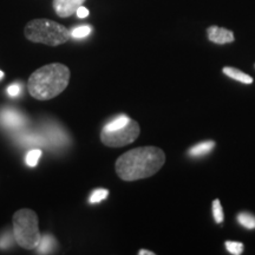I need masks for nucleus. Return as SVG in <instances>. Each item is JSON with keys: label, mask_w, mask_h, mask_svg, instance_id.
<instances>
[{"label": "nucleus", "mask_w": 255, "mask_h": 255, "mask_svg": "<svg viewBox=\"0 0 255 255\" xmlns=\"http://www.w3.org/2000/svg\"><path fill=\"white\" fill-rule=\"evenodd\" d=\"M238 222L247 229H255V216L250 213H240L238 215Z\"/></svg>", "instance_id": "obj_11"}, {"label": "nucleus", "mask_w": 255, "mask_h": 255, "mask_svg": "<svg viewBox=\"0 0 255 255\" xmlns=\"http://www.w3.org/2000/svg\"><path fill=\"white\" fill-rule=\"evenodd\" d=\"M24 34L32 43L49 46L62 45L71 38V32L64 25L44 18L28 21L24 28Z\"/></svg>", "instance_id": "obj_3"}, {"label": "nucleus", "mask_w": 255, "mask_h": 255, "mask_svg": "<svg viewBox=\"0 0 255 255\" xmlns=\"http://www.w3.org/2000/svg\"><path fill=\"white\" fill-rule=\"evenodd\" d=\"M85 0H53V9L60 18L71 17Z\"/></svg>", "instance_id": "obj_6"}, {"label": "nucleus", "mask_w": 255, "mask_h": 255, "mask_svg": "<svg viewBox=\"0 0 255 255\" xmlns=\"http://www.w3.org/2000/svg\"><path fill=\"white\" fill-rule=\"evenodd\" d=\"M2 77H4V72H2L1 70H0V79H1Z\"/></svg>", "instance_id": "obj_20"}, {"label": "nucleus", "mask_w": 255, "mask_h": 255, "mask_svg": "<svg viewBox=\"0 0 255 255\" xmlns=\"http://www.w3.org/2000/svg\"><path fill=\"white\" fill-rule=\"evenodd\" d=\"M76 14H77L78 18H87L89 15V9L87 7H84V6H81V7H78Z\"/></svg>", "instance_id": "obj_17"}, {"label": "nucleus", "mask_w": 255, "mask_h": 255, "mask_svg": "<svg viewBox=\"0 0 255 255\" xmlns=\"http://www.w3.org/2000/svg\"><path fill=\"white\" fill-rule=\"evenodd\" d=\"M214 146H215V142L213 141H206V142L199 143V144L194 145L193 148L189 149L188 155H189L190 157H201V156L209 154V152L214 149Z\"/></svg>", "instance_id": "obj_8"}, {"label": "nucleus", "mask_w": 255, "mask_h": 255, "mask_svg": "<svg viewBox=\"0 0 255 255\" xmlns=\"http://www.w3.org/2000/svg\"><path fill=\"white\" fill-rule=\"evenodd\" d=\"M92 28L88 25H83V26H78L76 28H73L71 31V37L73 38H84L89 36L91 33Z\"/></svg>", "instance_id": "obj_13"}, {"label": "nucleus", "mask_w": 255, "mask_h": 255, "mask_svg": "<svg viewBox=\"0 0 255 255\" xmlns=\"http://www.w3.org/2000/svg\"><path fill=\"white\" fill-rule=\"evenodd\" d=\"M213 216H214V220L218 223H221L223 221V210L221 207V203H220L219 200L213 201Z\"/></svg>", "instance_id": "obj_15"}, {"label": "nucleus", "mask_w": 255, "mask_h": 255, "mask_svg": "<svg viewBox=\"0 0 255 255\" xmlns=\"http://www.w3.org/2000/svg\"><path fill=\"white\" fill-rule=\"evenodd\" d=\"M138 254L139 255H154L155 253L154 252H151V251H146V250H141L138 252Z\"/></svg>", "instance_id": "obj_19"}, {"label": "nucleus", "mask_w": 255, "mask_h": 255, "mask_svg": "<svg viewBox=\"0 0 255 255\" xmlns=\"http://www.w3.org/2000/svg\"><path fill=\"white\" fill-rule=\"evenodd\" d=\"M41 156V151L39 149H34V150H31L26 155V163L30 165V167H36L39 162V158Z\"/></svg>", "instance_id": "obj_14"}, {"label": "nucleus", "mask_w": 255, "mask_h": 255, "mask_svg": "<svg viewBox=\"0 0 255 255\" xmlns=\"http://www.w3.org/2000/svg\"><path fill=\"white\" fill-rule=\"evenodd\" d=\"M19 91H20V88H19L18 85H15V84L11 85V87H8V89H7L8 95L12 96V97H15V96H18Z\"/></svg>", "instance_id": "obj_18"}, {"label": "nucleus", "mask_w": 255, "mask_h": 255, "mask_svg": "<svg viewBox=\"0 0 255 255\" xmlns=\"http://www.w3.org/2000/svg\"><path fill=\"white\" fill-rule=\"evenodd\" d=\"M141 132V128L136 121L130 120L126 126L116 130H103L101 132V141L104 145L111 148H121V146L131 144L135 142Z\"/></svg>", "instance_id": "obj_5"}, {"label": "nucleus", "mask_w": 255, "mask_h": 255, "mask_svg": "<svg viewBox=\"0 0 255 255\" xmlns=\"http://www.w3.org/2000/svg\"><path fill=\"white\" fill-rule=\"evenodd\" d=\"M223 73H225V75H227L228 77L235 79V81L245 83V84H252V83H253V78H252L251 76L246 75V73H244L238 69L223 68Z\"/></svg>", "instance_id": "obj_9"}, {"label": "nucleus", "mask_w": 255, "mask_h": 255, "mask_svg": "<svg viewBox=\"0 0 255 255\" xmlns=\"http://www.w3.org/2000/svg\"><path fill=\"white\" fill-rule=\"evenodd\" d=\"M130 119L128 116H126V115H121V116L116 117V119L110 121L109 123H107L103 128V130H116V129H120V128H122L126 126V124L129 122Z\"/></svg>", "instance_id": "obj_10"}, {"label": "nucleus", "mask_w": 255, "mask_h": 255, "mask_svg": "<svg viewBox=\"0 0 255 255\" xmlns=\"http://www.w3.org/2000/svg\"><path fill=\"white\" fill-rule=\"evenodd\" d=\"M165 162L163 150L157 146H139L117 158L115 169L123 181H137L155 175Z\"/></svg>", "instance_id": "obj_1"}, {"label": "nucleus", "mask_w": 255, "mask_h": 255, "mask_svg": "<svg viewBox=\"0 0 255 255\" xmlns=\"http://www.w3.org/2000/svg\"><path fill=\"white\" fill-rule=\"evenodd\" d=\"M38 216L34 210L19 209L12 218L14 240L21 248L27 251L37 250L41 241V234L38 227Z\"/></svg>", "instance_id": "obj_4"}, {"label": "nucleus", "mask_w": 255, "mask_h": 255, "mask_svg": "<svg viewBox=\"0 0 255 255\" xmlns=\"http://www.w3.org/2000/svg\"><path fill=\"white\" fill-rule=\"evenodd\" d=\"M207 33H208L209 40H212L215 44H227L234 41V34L227 28L212 26L208 28Z\"/></svg>", "instance_id": "obj_7"}, {"label": "nucleus", "mask_w": 255, "mask_h": 255, "mask_svg": "<svg viewBox=\"0 0 255 255\" xmlns=\"http://www.w3.org/2000/svg\"><path fill=\"white\" fill-rule=\"evenodd\" d=\"M108 194H109V191H108L107 189H97V190H95L94 193L91 194V196H90V202L91 203L101 202V201H103V200L107 199Z\"/></svg>", "instance_id": "obj_16"}, {"label": "nucleus", "mask_w": 255, "mask_h": 255, "mask_svg": "<svg viewBox=\"0 0 255 255\" xmlns=\"http://www.w3.org/2000/svg\"><path fill=\"white\" fill-rule=\"evenodd\" d=\"M71 71L62 63H51L31 73L27 90L34 100L50 101L68 88Z\"/></svg>", "instance_id": "obj_2"}, {"label": "nucleus", "mask_w": 255, "mask_h": 255, "mask_svg": "<svg viewBox=\"0 0 255 255\" xmlns=\"http://www.w3.org/2000/svg\"><path fill=\"white\" fill-rule=\"evenodd\" d=\"M226 248L233 255H240L244 252V245L237 241H226Z\"/></svg>", "instance_id": "obj_12"}]
</instances>
